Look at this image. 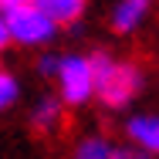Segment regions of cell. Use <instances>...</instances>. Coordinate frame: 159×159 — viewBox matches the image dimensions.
<instances>
[{
	"label": "cell",
	"instance_id": "ba28073f",
	"mask_svg": "<svg viewBox=\"0 0 159 159\" xmlns=\"http://www.w3.org/2000/svg\"><path fill=\"white\" fill-rule=\"evenodd\" d=\"M112 149L115 142L102 132H92V135H81L71 149V159H112Z\"/></svg>",
	"mask_w": 159,
	"mask_h": 159
},
{
	"label": "cell",
	"instance_id": "7c38bea8",
	"mask_svg": "<svg viewBox=\"0 0 159 159\" xmlns=\"http://www.w3.org/2000/svg\"><path fill=\"white\" fill-rule=\"evenodd\" d=\"M14 41H10V27H7V14H0V54L10 48Z\"/></svg>",
	"mask_w": 159,
	"mask_h": 159
},
{
	"label": "cell",
	"instance_id": "9c48e42d",
	"mask_svg": "<svg viewBox=\"0 0 159 159\" xmlns=\"http://www.w3.org/2000/svg\"><path fill=\"white\" fill-rule=\"evenodd\" d=\"M24 95V85H20V78L7 68V64H0V115L3 112H10L17 102Z\"/></svg>",
	"mask_w": 159,
	"mask_h": 159
},
{
	"label": "cell",
	"instance_id": "6da1fadb",
	"mask_svg": "<svg viewBox=\"0 0 159 159\" xmlns=\"http://www.w3.org/2000/svg\"><path fill=\"white\" fill-rule=\"evenodd\" d=\"M92 54V68H95V98L108 108V112H122L129 108L139 92L146 88V71L135 61H122L108 51H88Z\"/></svg>",
	"mask_w": 159,
	"mask_h": 159
},
{
	"label": "cell",
	"instance_id": "52a82bcc",
	"mask_svg": "<svg viewBox=\"0 0 159 159\" xmlns=\"http://www.w3.org/2000/svg\"><path fill=\"white\" fill-rule=\"evenodd\" d=\"M37 7H44L61 27H78L88 14V3L92 0H34Z\"/></svg>",
	"mask_w": 159,
	"mask_h": 159
},
{
	"label": "cell",
	"instance_id": "5b68a950",
	"mask_svg": "<svg viewBox=\"0 0 159 159\" xmlns=\"http://www.w3.org/2000/svg\"><path fill=\"white\" fill-rule=\"evenodd\" d=\"M152 3H156V0H115V3H112V14H108L112 34H119V37L135 34L146 20H149Z\"/></svg>",
	"mask_w": 159,
	"mask_h": 159
},
{
	"label": "cell",
	"instance_id": "8992f818",
	"mask_svg": "<svg viewBox=\"0 0 159 159\" xmlns=\"http://www.w3.org/2000/svg\"><path fill=\"white\" fill-rule=\"evenodd\" d=\"M64 105L58 92H48V95H41L37 102L31 105V115H27V125L37 132V135H54L64 122Z\"/></svg>",
	"mask_w": 159,
	"mask_h": 159
},
{
	"label": "cell",
	"instance_id": "8fae6325",
	"mask_svg": "<svg viewBox=\"0 0 159 159\" xmlns=\"http://www.w3.org/2000/svg\"><path fill=\"white\" fill-rule=\"evenodd\" d=\"M112 159H152L149 152H142L139 146H132V142H119L115 149H112Z\"/></svg>",
	"mask_w": 159,
	"mask_h": 159
},
{
	"label": "cell",
	"instance_id": "3957f363",
	"mask_svg": "<svg viewBox=\"0 0 159 159\" xmlns=\"http://www.w3.org/2000/svg\"><path fill=\"white\" fill-rule=\"evenodd\" d=\"M58 98L68 108H81L95 98V68H92V54L85 51H64L58 61Z\"/></svg>",
	"mask_w": 159,
	"mask_h": 159
},
{
	"label": "cell",
	"instance_id": "277c9868",
	"mask_svg": "<svg viewBox=\"0 0 159 159\" xmlns=\"http://www.w3.org/2000/svg\"><path fill=\"white\" fill-rule=\"evenodd\" d=\"M122 135H125V142L159 159V112H132L122 122Z\"/></svg>",
	"mask_w": 159,
	"mask_h": 159
},
{
	"label": "cell",
	"instance_id": "7a4b0ae2",
	"mask_svg": "<svg viewBox=\"0 0 159 159\" xmlns=\"http://www.w3.org/2000/svg\"><path fill=\"white\" fill-rule=\"evenodd\" d=\"M7 27H10V41H14L17 48H27V51L51 48V44L58 41V34H61V24H58L44 7H37L34 0L7 14Z\"/></svg>",
	"mask_w": 159,
	"mask_h": 159
},
{
	"label": "cell",
	"instance_id": "4fadbf2b",
	"mask_svg": "<svg viewBox=\"0 0 159 159\" xmlns=\"http://www.w3.org/2000/svg\"><path fill=\"white\" fill-rule=\"evenodd\" d=\"M24 3H31V0H0V14H10V10L24 7Z\"/></svg>",
	"mask_w": 159,
	"mask_h": 159
},
{
	"label": "cell",
	"instance_id": "30bf717a",
	"mask_svg": "<svg viewBox=\"0 0 159 159\" xmlns=\"http://www.w3.org/2000/svg\"><path fill=\"white\" fill-rule=\"evenodd\" d=\"M58 61H61V54H54V51H41V54H37V61H34L37 78L54 81V75H58Z\"/></svg>",
	"mask_w": 159,
	"mask_h": 159
}]
</instances>
